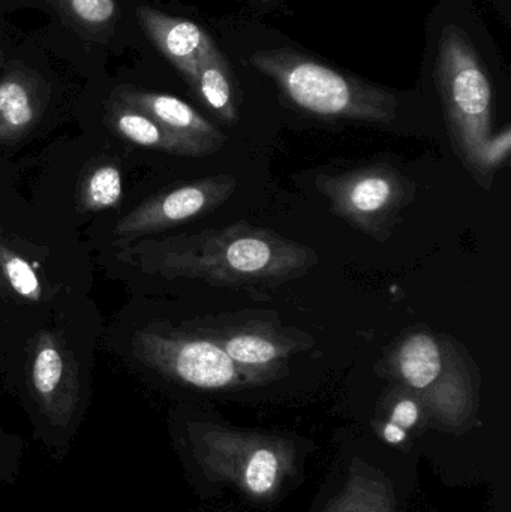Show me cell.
Wrapping results in <instances>:
<instances>
[{
  "label": "cell",
  "mask_w": 511,
  "mask_h": 512,
  "mask_svg": "<svg viewBox=\"0 0 511 512\" xmlns=\"http://www.w3.org/2000/svg\"><path fill=\"white\" fill-rule=\"evenodd\" d=\"M117 256L150 276L183 277L219 288H276L300 279L320 262L309 246L245 221L128 243Z\"/></svg>",
  "instance_id": "cell-1"
},
{
  "label": "cell",
  "mask_w": 511,
  "mask_h": 512,
  "mask_svg": "<svg viewBox=\"0 0 511 512\" xmlns=\"http://www.w3.org/2000/svg\"><path fill=\"white\" fill-rule=\"evenodd\" d=\"M378 375L419 397L428 417L447 430H462L476 420L480 372L467 349L426 325L402 331L375 366Z\"/></svg>",
  "instance_id": "cell-2"
},
{
  "label": "cell",
  "mask_w": 511,
  "mask_h": 512,
  "mask_svg": "<svg viewBox=\"0 0 511 512\" xmlns=\"http://www.w3.org/2000/svg\"><path fill=\"white\" fill-rule=\"evenodd\" d=\"M173 433L186 468L209 483L233 484L252 498L269 499L293 475V444L279 436L197 418L179 421Z\"/></svg>",
  "instance_id": "cell-3"
},
{
  "label": "cell",
  "mask_w": 511,
  "mask_h": 512,
  "mask_svg": "<svg viewBox=\"0 0 511 512\" xmlns=\"http://www.w3.org/2000/svg\"><path fill=\"white\" fill-rule=\"evenodd\" d=\"M249 65L275 81L299 110L321 119L390 125L398 117V98L386 87L360 80L290 48L258 50Z\"/></svg>",
  "instance_id": "cell-4"
},
{
  "label": "cell",
  "mask_w": 511,
  "mask_h": 512,
  "mask_svg": "<svg viewBox=\"0 0 511 512\" xmlns=\"http://www.w3.org/2000/svg\"><path fill=\"white\" fill-rule=\"evenodd\" d=\"M435 80L455 152L476 180L492 131V86L468 36L459 27L443 30Z\"/></svg>",
  "instance_id": "cell-5"
},
{
  "label": "cell",
  "mask_w": 511,
  "mask_h": 512,
  "mask_svg": "<svg viewBox=\"0 0 511 512\" xmlns=\"http://www.w3.org/2000/svg\"><path fill=\"white\" fill-rule=\"evenodd\" d=\"M27 394L36 441L54 462H62L83 418L84 393L78 361L59 333L42 331L36 339Z\"/></svg>",
  "instance_id": "cell-6"
},
{
  "label": "cell",
  "mask_w": 511,
  "mask_h": 512,
  "mask_svg": "<svg viewBox=\"0 0 511 512\" xmlns=\"http://www.w3.org/2000/svg\"><path fill=\"white\" fill-rule=\"evenodd\" d=\"M140 363L170 381L203 391L242 390L269 384L284 366L255 369L237 364L221 346L191 331L141 330L132 337Z\"/></svg>",
  "instance_id": "cell-7"
},
{
  "label": "cell",
  "mask_w": 511,
  "mask_h": 512,
  "mask_svg": "<svg viewBox=\"0 0 511 512\" xmlns=\"http://www.w3.org/2000/svg\"><path fill=\"white\" fill-rule=\"evenodd\" d=\"M315 188L329 200L332 213L380 243L390 239L417 189L407 174L387 162L317 174Z\"/></svg>",
  "instance_id": "cell-8"
},
{
  "label": "cell",
  "mask_w": 511,
  "mask_h": 512,
  "mask_svg": "<svg viewBox=\"0 0 511 512\" xmlns=\"http://www.w3.org/2000/svg\"><path fill=\"white\" fill-rule=\"evenodd\" d=\"M191 333L221 346L237 364L255 369L282 367L288 358L314 348L311 334L288 327L270 310L245 309L207 316L189 324Z\"/></svg>",
  "instance_id": "cell-9"
},
{
  "label": "cell",
  "mask_w": 511,
  "mask_h": 512,
  "mask_svg": "<svg viewBox=\"0 0 511 512\" xmlns=\"http://www.w3.org/2000/svg\"><path fill=\"white\" fill-rule=\"evenodd\" d=\"M237 186L236 177L218 174L168 189L123 216L114 236L132 239L195 221L227 203Z\"/></svg>",
  "instance_id": "cell-10"
},
{
  "label": "cell",
  "mask_w": 511,
  "mask_h": 512,
  "mask_svg": "<svg viewBox=\"0 0 511 512\" xmlns=\"http://www.w3.org/2000/svg\"><path fill=\"white\" fill-rule=\"evenodd\" d=\"M113 99L152 117L191 147L197 158L213 155L227 143V135L176 96L123 87L114 92Z\"/></svg>",
  "instance_id": "cell-11"
},
{
  "label": "cell",
  "mask_w": 511,
  "mask_h": 512,
  "mask_svg": "<svg viewBox=\"0 0 511 512\" xmlns=\"http://www.w3.org/2000/svg\"><path fill=\"white\" fill-rule=\"evenodd\" d=\"M137 17L150 41L192 87L198 65L216 47L209 33L194 21L171 17L150 6H138Z\"/></svg>",
  "instance_id": "cell-12"
},
{
  "label": "cell",
  "mask_w": 511,
  "mask_h": 512,
  "mask_svg": "<svg viewBox=\"0 0 511 512\" xmlns=\"http://www.w3.org/2000/svg\"><path fill=\"white\" fill-rule=\"evenodd\" d=\"M47 89L38 75L11 69L0 78V143L29 134L44 113Z\"/></svg>",
  "instance_id": "cell-13"
},
{
  "label": "cell",
  "mask_w": 511,
  "mask_h": 512,
  "mask_svg": "<svg viewBox=\"0 0 511 512\" xmlns=\"http://www.w3.org/2000/svg\"><path fill=\"white\" fill-rule=\"evenodd\" d=\"M192 89L221 122L234 125L239 120L236 80L218 47L201 60Z\"/></svg>",
  "instance_id": "cell-14"
},
{
  "label": "cell",
  "mask_w": 511,
  "mask_h": 512,
  "mask_svg": "<svg viewBox=\"0 0 511 512\" xmlns=\"http://www.w3.org/2000/svg\"><path fill=\"white\" fill-rule=\"evenodd\" d=\"M324 512H396L392 487L383 475L356 460L344 489Z\"/></svg>",
  "instance_id": "cell-15"
},
{
  "label": "cell",
  "mask_w": 511,
  "mask_h": 512,
  "mask_svg": "<svg viewBox=\"0 0 511 512\" xmlns=\"http://www.w3.org/2000/svg\"><path fill=\"white\" fill-rule=\"evenodd\" d=\"M108 119H110L111 128L120 137L137 144V146L171 153V155L197 158L191 147L186 146L183 141L174 137L167 129L162 128L152 117L113 98H111L110 108H108Z\"/></svg>",
  "instance_id": "cell-16"
},
{
  "label": "cell",
  "mask_w": 511,
  "mask_h": 512,
  "mask_svg": "<svg viewBox=\"0 0 511 512\" xmlns=\"http://www.w3.org/2000/svg\"><path fill=\"white\" fill-rule=\"evenodd\" d=\"M383 408L386 417L380 421V435L387 444H404L411 430L429 420L419 397L398 384H393L384 394Z\"/></svg>",
  "instance_id": "cell-17"
},
{
  "label": "cell",
  "mask_w": 511,
  "mask_h": 512,
  "mask_svg": "<svg viewBox=\"0 0 511 512\" xmlns=\"http://www.w3.org/2000/svg\"><path fill=\"white\" fill-rule=\"evenodd\" d=\"M123 195L122 173L113 164L96 167L81 185L80 206L84 212H104L117 206Z\"/></svg>",
  "instance_id": "cell-18"
},
{
  "label": "cell",
  "mask_w": 511,
  "mask_h": 512,
  "mask_svg": "<svg viewBox=\"0 0 511 512\" xmlns=\"http://www.w3.org/2000/svg\"><path fill=\"white\" fill-rule=\"evenodd\" d=\"M0 277L15 294L38 303L42 298V285L32 265L8 248L0 246Z\"/></svg>",
  "instance_id": "cell-19"
},
{
  "label": "cell",
  "mask_w": 511,
  "mask_h": 512,
  "mask_svg": "<svg viewBox=\"0 0 511 512\" xmlns=\"http://www.w3.org/2000/svg\"><path fill=\"white\" fill-rule=\"evenodd\" d=\"M511 153V129L506 126L503 131L492 135L480 159L479 173H477L476 182L485 186L486 189L491 188L494 174L497 170L509 162Z\"/></svg>",
  "instance_id": "cell-20"
},
{
  "label": "cell",
  "mask_w": 511,
  "mask_h": 512,
  "mask_svg": "<svg viewBox=\"0 0 511 512\" xmlns=\"http://www.w3.org/2000/svg\"><path fill=\"white\" fill-rule=\"evenodd\" d=\"M26 442L18 435H11L2 426L0 417V489L17 481L23 462Z\"/></svg>",
  "instance_id": "cell-21"
},
{
  "label": "cell",
  "mask_w": 511,
  "mask_h": 512,
  "mask_svg": "<svg viewBox=\"0 0 511 512\" xmlns=\"http://www.w3.org/2000/svg\"><path fill=\"white\" fill-rule=\"evenodd\" d=\"M66 6L75 20L90 27L111 23L117 12L114 0H66Z\"/></svg>",
  "instance_id": "cell-22"
},
{
  "label": "cell",
  "mask_w": 511,
  "mask_h": 512,
  "mask_svg": "<svg viewBox=\"0 0 511 512\" xmlns=\"http://www.w3.org/2000/svg\"><path fill=\"white\" fill-rule=\"evenodd\" d=\"M3 289H5V285H3L2 277H0V294H2Z\"/></svg>",
  "instance_id": "cell-23"
},
{
  "label": "cell",
  "mask_w": 511,
  "mask_h": 512,
  "mask_svg": "<svg viewBox=\"0 0 511 512\" xmlns=\"http://www.w3.org/2000/svg\"><path fill=\"white\" fill-rule=\"evenodd\" d=\"M2 62H3V53H2V51H0V63H2Z\"/></svg>",
  "instance_id": "cell-24"
},
{
  "label": "cell",
  "mask_w": 511,
  "mask_h": 512,
  "mask_svg": "<svg viewBox=\"0 0 511 512\" xmlns=\"http://www.w3.org/2000/svg\"><path fill=\"white\" fill-rule=\"evenodd\" d=\"M261 2L266 3V2H270V0H261Z\"/></svg>",
  "instance_id": "cell-25"
}]
</instances>
